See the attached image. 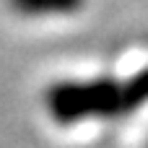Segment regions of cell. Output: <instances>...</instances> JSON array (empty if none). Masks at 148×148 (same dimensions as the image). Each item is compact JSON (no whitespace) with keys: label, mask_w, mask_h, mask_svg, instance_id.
<instances>
[{"label":"cell","mask_w":148,"mask_h":148,"mask_svg":"<svg viewBox=\"0 0 148 148\" xmlns=\"http://www.w3.org/2000/svg\"><path fill=\"white\" fill-rule=\"evenodd\" d=\"M47 109L60 125H70L86 117L120 114V83L112 78L99 81H65L47 91Z\"/></svg>","instance_id":"6da1fadb"},{"label":"cell","mask_w":148,"mask_h":148,"mask_svg":"<svg viewBox=\"0 0 148 148\" xmlns=\"http://www.w3.org/2000/svg\"><path fill=\"white\" fill-rule=\"evenodd\" d=\"M23 16H47V13H75L86 0H8Z\"/></svg>","instance_id":"7a4b0ae2"},{"label":"cell","mask_w":148,"mask_h":148,"mask_svg":"<svg viewBox=\"0 0 148 148\" xmlns=\"http://www.w3.org/2000/svg\"><path fill=\"white\" fill-rule=\"evenodd\" d=\"M143 101H148V68L120 86V114L133 112Z\"/></svg>","instance_id":"3957f363"}]
</instances>
